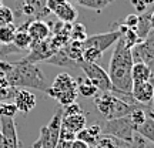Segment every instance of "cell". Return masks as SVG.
I'll use <instances>...</instances> for the list:
<instances>
[{
    "label": "cell",
    "instance_id": "1",
    "mask_svg": "<svg viewBox=\"0 0 154 148\" xmlns=\"http://www.w3.org/2000/svg\"><path fill=\"white\" fill-rule=\"evenodd\" d=\"M2 71L9 84L14 88H34L44 93L49 88L47 80L42 70L36 64L29 63L24 59L16 63H9L3 60Z\"/></svg>",
    "mask_w": 154,
    "mask_h": 148
},
{
    "label": "cell",
    "instance_id": "2",
    "mask_svg": "<svg viewBox=\"0 0 154 148\" xmlns=\"http://www.w3.org/2000/svg\"><path fill=\"white\" fill-rule=\"evenodd\" d=\"M133 63L134 61H133L131 49H128L120 37L119 41L114 44L109 68V77L113 86L111 93H131Z\"/></svg>",
    "mask_w": 154,
    "mask_h": 148
},
{
    "label": "cell",
    "instance_id": "3",
    "mask_svg": "<svg viewBox=\"0 0 154 148\" xmlns=\"http://www.w3.org/2000/svg\"><path fill=\"white\" fill-rule=\"evenodd\" d=\"M94 105L100 114L106 118V121L116 120V118H121L126 117L131 113L134 108L141 107V105H131L123 101L121 98L116 97L111 93H101L97 94L94 98Z\"/></svg>",
    "mask_w": 154,
    "mask_h": 148
},
{
    "label": "cell",
    "instance_id": "4",
    "mask_svg": "<svg viewBox=\"0 0 154 148\" xmlns=\"http://www.w3.org/2000/svg\"><path fill=\"white\" fill-rule=\"evenodd\" d=\"M63 108H59L47 125L40 128V137L33 144V148H57L59 135H60Z\"/></svg>",
    "mask_w": 154,
    "mask_h": 148
},
{
    "label": "cell",
    "instance_id": "5",
    "mask_svg": "<svg viewBox=\"0 0 154 148\" xmlns=\"http://www.w3.org/2000/svg\"><path fill=\"white\" fill-rule=\"evenodd\" d=\"M136 132V127L133 125L130 117H121L116 120L106 121L104 127H101V134L103 135H110L117 140H121L124 143H130L133 140V135Z\"/></svg>",
    "mask_w": 154,
    "mask_h": 148
},
{
    "label": "cell",
    "instance_id": "6",
    "mask_svg": "<svg viewBox=\"0 0 154 148\" xmlns=\"http://www.w3.org/2000/svg\"><path fill=\"white\" fill-rule=\"evenodd\" d=\"M79 67L83 70L86 74V78L94 84V87L99 90L100 93H111L113 91V86H111L109 73L104 71V68L99 66L97 63H86V61H80Z\"/></svg>",
    "mask_w": 154,
    "mask_h": 148
},
{
    "label": "cell",
    "instance_id": "7",
    "mask_svg": "<svg viewBox=\"0 0 154 148\" xmlns=\"http://www.w3.org/2000/svg\"><path fill=\"white\" fill-rule=\"evenodd\" d=\"M121 37V33L119 30H113V32H109V33H100V34H94V36H88L84 41H83V46L84 49H96L104 53L106 50L114 46L119 38Z\"/></svg>",
    "mask_w": 154,
    "mask_h": 148
},
{
    "label": "cell",
    "instance_id": "8",
    "mask_svg": "<svg viewBox=\"0 0 154 148\" xmlns=\"http://www.w3.org/2000/svg\"><path fill=\"white\" fill-rule=\"evenodd\" d=\"M66 91H77V81L67 73H60L54 78V81L51 83V86L46 90V94L50 95L51 98H54L61 93Z\"/></svg>",
    "mask_w": 154,
    "mask_h": 148
},
{
    "label": "cell",
    "instance_id": "9",
    "mask_svg": "<svg viewBox=\"0 0 154 148\" xmlns=\"http://www.w3.org/2000/svg\"><path fill=\"white\" fill-rule=\"evenodd\" d=\"M0 131L3 134V148H20L14 118L0 117Z\"/></svg>",
    "mask_w": 154,
    "mask_h": 148
},
{
    "label": "cell",
    "instance_id": "10",
    "mask_svg": "<svg viewBox=\"0 0 154 148\" xmlns=\"http://www.w3.org/2000/svg\"><path fill=\"white\" fill-rule=\"evenodd\" d=\"M131 95L138 105L146 107L150 110L154 97V86L150 81L134 83L131 88Z\"/></svg>",
    "mask_w": 154,
    "mask_h": 148
},
{
    "label": "cell",
    "instance_id": "11",
    "mask_svg": "<svg viewBox=\"0 0 154 148\" xmlns=\"http://www.w3.org/2000/svg\"><path fill=\"white\" fill-rule=\"evenodd\" d=\"M133 61H141V63H149L154 60V32L150 33L143 43L134 46L131 49Z\"/></svg>",
    "mask_w": 154,
    "mask_h": 148
},
{
    "label": "cell",
    "instance_id": "12",
    "mask_svg": "<svg viewBox=\"0 0 154 148\" xmlns=\"http://www.w3.org/2000/svg\"><path fill=\"white\" fill-rule=\"evenodd\" d=\"M13 104L16 105L17 111L27 114L36 107V95L32 91H29L27 88H17L13 97Z\"/></svg>",
    "mask_w": 154,
    "mask_h": 148
},
{
    "label": "cell",
    "instance_id": "13",
    "mask_svg": "<svg viewBox=\"0 0 154 148\" xmlns=\"http://www.w3.org/2000/svg\"><path fill=\"white\" fill-rule=\"evenodd\" d=\"M27 33L29 36L32 37V41L33 44L40 43V41H44L47 38L51 37V29L46 22L43 20H30L27 24ZM32 44V46H33Z\"/></svg>",
    "mask_w": 154,
    "mask_h": 148
},
{
    "label": "cell",
    "instance_id": "14",
    "mask_svg": "<svg viewBox=\"0 0 154 148\" xmlns=\"http://www.w3.org/2000/svg\"><path fill=\"white\" fill-rule=\"evenodd\" d=\"M101 135H103V134H101V125L97 124V122H94V124L86 127V128H83L82 131L77 132L76 140H80V141H83V143L88 144L90 147H91V145L94 147Z\"/></svg>",
    "mask_w": 154,
    "mask_h": 148
},
{
    "label": "cell",
    "instance_id": "15",
    "mask_svg": "<svg viewBox=\"0 0 154 148\" xmlns=\"http://www.w3.org/2000/svg\"><path fill=\"white\" fill-rule=\"evenodd\" d=\"M61 127L69 130L70 132L77 134L82 131L83 128L87 127V120L84 114H76V115H69V117H63L61 118Z\"/></svg>",
    "mask_w": 154,
    "mask_h": 148
},
{
    "label": "cell",
    "instance_id": "16",
    "mask_svg": "<svg viewBox=\"0 0 154 148\" xmlns=\"http://www.w3.org/2000/svg\"><path fill=\"white\" fill-rule=\"evenodd\" d=\"M27 24L29 22H26L24 24H22L20 27H17L16 34H14V38H13V44L16 46L17 50H30L32 49V37L29 36L27 33Z\"/></svg>",
    "mask_w": 154,
    "mask_h": 148
},
{
    "label": "cell",
    "instance_id": "17",
    "mask_svg": "<svg viewBox=\"0 0 154 148\" xmlns=\"http://www.w3.org/2000/svg\"><path fill=\"white\" fill-rule=\"evenodd\" d=\"M54 14L57 16V19L64 24H73L77 20V10L76 7L70 3L66 2L64 5H61L60 7H57L54 10Z\"/></svg>",
    "mask_w": 154,
    "mask_h": 148
},
{
    "label": "cell",
    "instance_id": "18",
    "mask_svg": "<svg viewBox=\"0 0 154 148\" xmlns=\"http://www.w3.org/2000/svg\"><path fill=\"white\" fill-rule=\"evenodd\" d=\"M131 78L133 84L134 83H144L150 81V68L146 63L141 61H134L131 68Z\"/></svg>",
    "mask_w": 154,
    "mask_h": 148
},
{
    "label": "cell",
    "instance_id": "19",
    "mask_svg": "<svg viewBox=\"0 0 154 148\" xmlns=\"http://www.w3.org/2000/svg\"><path fill=\"white\" fill-rule=\"evenodd\" d=\"M64 53L69 56V59H72L73 61H76L77 64L83 61V53H84V46L80 41H70L66 44V47H63Z\"/></svg>",
    "mask_w": 154,
    "mask_h": 148
},
{
    "label": "cell",
    "instance_id": "20",
    "mask_svg": "<svg viewBox=\"0 0 154 148\" xmlns=\"http://www.w3.org/2000/svg\"><path fill=\"white\" fill-rule=\"evenodd\" d=\"M136 132L138 135H141L144 140H149L150 143L154 144V118L147 115V118L143 124L136 127Z\"/></svg>",
    "mask_w": 154,
    "mask_h": 148
},
{
    "label": "cell",
    "instance_id": "21",
    "mask_svg": "<svg viewBox=\"0 0 154 148\" xmlns=\"http://www.w3.org/2000/svg\"><path fill=\"white\" fill-rule=\"evenodd\" d=\"M150 14L151 13H143L141 16H138V23L137 27H136V33L141 40H146V37L150 34V30H151V24H150Z\"/></svg>",
    "mask_w": 154,
    "mask_h": 148
},
{
    "label": "cell",
    "instance_id": "22",
    "mask_svg": "<svg viewBox=\"0 0 154 148\" xmlns=\"http://www.w3.org/2000/svg\"><path fill=\"white\" fill-rule=\"evenodd\" d=\"M47 63L50 64H56V66H61V67H79L76 61H73L72 59H69V56L64 53V50L60 49L54 56H51Z\"/></svg>",
    "mask_w": 154,
    "mask_h": 148
},
{
    "label": "cell",
    "instance_id": "23",
    "mask_svg": "<svg viewBox=\"0 0 154 148\" xmlns=\"http://www.w3.org/2000/svg\"><path fill=\"white\" fill-rule=\"evenodd\" d=\"M23 5L29 6L32 10L34 11V17H36V20H40L42 17L47 16L50 11L47 10V7H46V0H24V3Z\"/></svg>",
    "mask_w": 154,
    "mask_h": 148
},
{
    "label": "cell",
    "instance_id": "24",
    "mask_svg": "<svg viewBox=\"0 0 154 148\" xmlns=\"http://www.w3.org/2000/svg\"><path fill=\"white\" fill-rule=\"evenodd\" d=\"M77 91L83 97H96L99 94V90L94 87V84L88 78H82L80 81H77Z\"/></svg>",
    "mask_w": 154,
    "mask_h": 148
},
{
    "label": "cell",
    "instance_id": "25",
    "mask_svg": "<svg viewBox=\"0 0 154 148\" xmlns=\"http://www.w3.org/2000/svg\"><path fill=\"white\" fill-rule=\"evenodd\" d=\"M16 30H17V27L14 24H7V26L0 27V44H2V46H6V44L13 43Z\"/></svg>",
    "mask_w": 154,
    "mask_h": 148
},
{
    "label": "cell",
    "instance_id": "26",
    "mask_svg": "<svg viewBox=\"0 0 154 148\" xmlns=\"http://www.w3.org/2000/svg\"><path fill=\"white\" fill-rule=\"evenodd\" d=\"M87 37H88V34H87L86 27H84V24H82V23H73L72 30H70V40L83 43Z\"/></svg>",
    "mask_w": 154,
    "mask_h": 148
},
{
    "label": "cell",
    "instance_id": "27",
    "mask_svg": "<svg viewBox=\"0 0 154 148\" xmlns=\"http://www.w3.org/2000/svg\"><path fill=\"white\" fill-rule=\"evenodd\" d=\"M113 0H83L80 6L83 7H87V9H91V10H96V11H100L103 10L104 7L110 5Z\"/></svg>",
    "mask_w": 154,
    "mask_h": 148
},
{
    "label": "cell",
    "instance_id": "28",
    "mask_svg": "<svg viewBox=\"0 0 154 148\" xmlns=\"http://www.w3.org/2000/svg\"><path fill=\"white\" fill-rule=\"evenodd\" d=\"M13 22H14L13 10L7 6H2L0 7V27L7 26V24H13Z\"/></svg>",
    "mask_w": 154,
    "mask_h": 148
},
{
    "label": "cell",
    "instance_id": "29",
    "mask_svg": "<svg viewBox=\"0 0 154 148\" xmlns=\"http://www.w3.org/2000/svg\"><path fill=\"white\" fill-rule=\"evenodd\" d=\"M17 114V108L13 103H6V101H0V117H6V118H14Z\"/></svg>",
    "mask_w": 154,
    "mask_h": 148
},
{
    "label": "cell",
    "instance_id": "30",
    "mask_svg": "<svg viewBox=\"0 0 154 148\" xmlns=\"http://www.w3.org/2000/svg\"><path fill=\"white\" fill-rule=\"evenodd\" d=\"M101 56H103L101 51L88 47V49H84V53H83V61H86V63H96Z\"/></svg>",
    "mask_w": 154,
    "mask_h": 148
},
{
    "label": "cell",
    "instance_id": "31",
    "mask_svg": "<svg viewBox=\"0 0 154 148\" xmlns=\"http://www.w3.org/2000/svg\"><path fill=\"white\" fill-rule=\"evenodd\" d=\"M76 114H83V110L80 104L77 103H72L69 105L63 107V117H69V115H76Z\"/></svg>",
    "mask_w": 154,
    "mask_h": 148
},
{
    "label": "cell",
    "instance_id": "32",
    "mask_svg": "<svg viewBox=\"0 0 154 148\" xmlns=\"http://www.w3.org/2000/svg\"><path fill=\"white\" fill-rule=\"evenodd\" d=\"M137 23H138V16L137 14H134V13H131V14H128V16L123 20V26H126L127 29H133V30H136V27H137Z\"/></svg>",
    "mask_w": 154,
    "mask_h": 148
},
{
    "label": "cell",
    "instance_id": "33",
    "mask_svg": "<svg viewBox=\"0 0 154 148\" xmlns=\"http://www.w3.org/2000/svg\"><path fill=\"white\" fill-rule=\"evenodd\" d=\"M131 2V6L134 7V10L137 11V13H146V10H147V0H130Z\"/></svg>",
    "mask_w": 154,
    "mask_h": 148
},
{
    "label": "cell",
    "instance_id": "34",
    "mask_svg": "<svg viewBox=\"0 0 154 148\" xmlns=\"http://www.w3.org/2000/svg\"><path fill=\"white\" fill-rule=\"evenodd\" d=\"M67 0H46V7L50 13H54L57 7H60L61 5H64Z\"/></svg>",
    "mask_w": 154,
    "mask_h": 148
},
{
    "label": "cell",
    "instance_id": "35",
    "mask_svg": "<svg viewBox=\"0 0 154 148\" xmlns=\"http://www.w3.org/2000/svg\"><path fill=\"white\" fill-rule=\"evenodd\" d=\"M17 51H20V50L16 49V46L11 43V44H6L3 46L2 49H0V57H6L7 54H11V53H17Z\"/></svg>",
    "mask_w": 154,
    "mask_h": 148
},
{
    "label": "cell",
    "instance_id": "36",
    "mask_svg": "<svg viewBox=\"0 0 154 148\" xmlns=\"http://www.w3.org/2000/svg\"><path fill=\"white\" fill-rule=\"evenodd\" d=\"M70 148H90V145L80 141V140H74L72 143V145H70Z\"/></svg>",
    "mask_w": 154,
    "mask_h": 148
},
{
    "label": "cell",
    "instance_id": "37",
    "mask_svg": "<svg viewBox=\"0 0 154 148\" xmlns=\"http://www.w3.org/2000/svg\"><path fill=\"white\" fill-rule=\"evenodd\" d=\"M150 24H151V30L154 32V11L150 14Z\"/></svg>",
    "mask_w": 154,
    "mask_h": 148
},
{
    "label": "cell",
    "instance_id": "38",
    "mask_svg": "<svg viewBox=\"0 0 154 148\" xmlns=\"http://www.w3.org/2000/svg\"><path fill=\"white\" fill-rule=\"evenodd\" d=\"M0 148H3V134L0 131Z\"/></svg>",
    "mask_w": 154,
    "mask_h": 148
},
{
    "label": "cell",
    "instance_id": "39",
    "mask_svg": "<svg viewBox=\"0 0 154 148\" xmlns=\"http://www.w3.org/2000/svg\"><path fill=\"white\" fill-rule=\"evenodd\" d=\"M2 66H3V60L0 59V76H3V71H2Z\"/></svg>",
    "mask_w": 154,
    "mask_h": 148
},
{
    "label": "cell",
    "instance_id": "40",
    "mask_svg": "<svg viewBox=\"0 0 154 148\" xmlns=\"http://www.w3.org/2000/svg\"><path fill=\"white\" fill-rule=\"evenodd\" d=\"M150 111L154 113V97H153V103H151V107H150Z\"/></svg>",
    "mask_w": 154,
    "mask_h": 148
},
{
    "label": "cell",
    "instance_id": "41",
    "mask_svg": "<svg viewBox=\"0 0 154 148\" xmlns=\"http://www.w3.org/2000/svg\"><path fill=\"white\" fill-rule=\"evenodd\" d=\"M147 115H150L151 118H154V113H151V111H150V110H147Z\"/></svg>",
    "mask_w": 154,
    "mask_h": 148
},
{
    "label": "cell",
    "instance_id": "42",
    "mask_svg": "<svg viewBox=\"0 0 154 148\" xmlns=\"http://www.w3.org/2000/svg\"><path fill=\"white\" fill-rule=\"evenodd\" d=\"M2 6H3V5H2V0H0V7H2Z\"/></svg>",
    "mask_w": 154,
    "mask_h": 148
}]
</instances>
